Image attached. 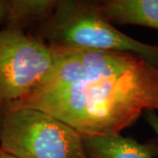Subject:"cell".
<instances>
[{"label": "cell", "mask_w": 158, "mask_h": 158, "mask_svg": "<svg viewBox=\"0 0 158 158\" xmlns=\"http://www.w3.org/2000/svg\"><path fill=\"white\" fill-rule=\"evenodd\" d=\"M4 107L48 113L81 135L119 134L143 113L158 110V68L142 60L118 75L47 92H32Z\"/></svg>", "instance_id": "1"}, {"label": "cell", "mask_w": 158, "mask_h": 158, "mask_svg": "<svg viewBox=\"0 0 158 158\" xmlns=\"http://www.w3.org/2000/svg\"><path fill=\"white\" fill-rule=\"evenodd\" d=\"M38 34L50 46L131 53L158 68V46L122 34L90 3L58 1L52 15L39 26Z\"/></svg>", "instance_id": "2"}, {"label": "cell", "mask_w": 158, "mask_h": 158, "mask_svg": "<svg viewBox=\"0 0 158 158\" xmlns=\"http://www.w3.org/2000/svg\"><path fill=\"white\" fill-rule=\"evenodd\" d=\"M0 149L17 158H88L80 133L33 108H2Z\"/></svg>", "instance_id": "3"}, {"label": "cell", "mask_w": 158, "mask_h": 158, "mask_svg": "<svg viewBox=\"0 0 158 158\" xmlns=\"http://www.w3.org/2000/svg\"><path fill=\"white\" fill-rule=\"evenodd\" d=\"M56 64V52L33 34L0 29V107L35 90Z\"/></svg>", "instance_id": "4"}, {"label": "cell", "mask_w": 158, "mask_h": 158, "mask_svg": "<svg viewBox=\"0 0 158 158\" xmlns=\"http://www.w3.org/2000/svg\"><path fill=\"white\" fill-rule=\"evenodd\" d=\"M54 48L55 67L48 77L32 92L60 90L86 81L118 75L135 68L145 60L135 54L124 52Z\"/></svg>", "instance_id": "5"}, {"label": "cell", "mask_w": 158, "mask_h": 158, "mask_svg": "<svg viewBox=\"0 0 158 158\" xmlns=\"http://www.w3.org/2000/svg\"><path fill=\"white\" fill-rule=\"evenodd\" d=\"M90 4L110 23L158 29V0H108Z\"/></svg>", "instance_id": "6"}, {"label": "cell", "mask_w": 158, "mask_h": 158, "mask_svg": "<svg viewBox=\"0 0 158 158\" xmlns=\"http://www.w3.org/2000/svg\"><path fill=\"white\" fill-rule=\"evenodd\" d=\"M88 158H155L156 148L119 134L82 135Z\"/></svg>", "instance_id": "7"}, {"label": "cell", "mask_w": 158, "mask_h": 158, "mask_svg": "<svg viewBox=\"0 0 158 158\" xmlns=\"http://www.w3.org/2000/svg\"><path fill=\"white\" fill-rule=\"evenodd\" d=\"M58 1L7 0L4 1V14L1 21L3 28L13 29L26 33L34 25H40L52 15Z\"/></svg>", "instance_id": "8"}, {"label": "cell", "mask_w": 158, "mask_h": 158, "mask_svg": "<svg viewBox=\"0 0 158 158\" xmlns=\"http://www.w3.org/2000/svg\"><path fill=\"white\" fill-rule=\"evenodd\" d=\"M145 119L150 126L158 139V115L155 111H147L145 113Z\"/></svg>", "instance_id": "9"}, {"label": "cell", "mask_w": 158, "mask_h": 158, "mask_svg": "<svg viewBox=\"0 0 158 158\" xmlns=\"http://www.w3.org/2000/svg\"><path fill=\"white\" fill-rule=\"evenodd\" d=\"M0 158H17V157H15V156H13L10 155V154H8V153L3 151L2 149H0Z\"/></svg>", "instance_id": "10"}, {"label": "cell", "mask_w": 158, "mask_h": 158, "mask_svg": "<svg viewBox=\"0 0 158 158\" xmlns=\"http://www.w3.org/2000/svg\"><path fill=\"white\" fill-rule=\"evenodd\" d=\"M4 7H5L4 1H0V20L3 17V14H4Z\"/></svg>", "instance_id": "11"}, {"label": "cell", "mask_w": 158, "mask_h": 158, "mask_svg": "<svg viewBox=\"0 0 158 158\" xmlns=\"http://www.w3.org/2000/svg\"><path fill=\"white\" fill-rule=\"evenodd\" d=\"M1 118H2V109L0 107V131H1Z\"/></svg>", "instance_id": "12"}]
</instances>
